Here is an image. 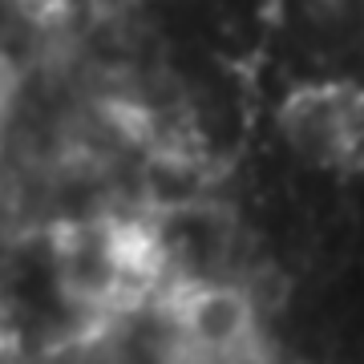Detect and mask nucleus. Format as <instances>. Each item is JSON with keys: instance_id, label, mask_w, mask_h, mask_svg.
<instances>
[{"instance_id": "1", "label": "nucleus", "mask_w": 364, "mask_h": 364, "mask_svg": "<svg viewBox=\"0 0 364 364\" xmlns=\"http://www.w3.org/2000/svg\"><path fill=\"white\" fill-rule=\"evenodd\" d=\"M251 304L235 287H191L174 299V324L198 356L231 360L251 344Z\"/></svg>"}]
</instances>
